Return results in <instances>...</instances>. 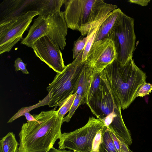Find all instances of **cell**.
Masks as SVG:
<instances>
[{
  "label": "cell",
  "mask_w": 152,
  "mask_h": 152,
  "mask_svg": "<svg viewBox=\"0 0 152 152\" xmlns=\"http://www.w3.org/2000/svg\"><path fill=\"white\" fill-rule=\"evenodd\" d=\"M150 1V0H129L128 1V2L130 3L137 4L143 6L147 5Z\"/></svg>",
  "instance_id": "obj_28"
},
{
  "label": "cell",
  "mask_w": 152,
  "mask_h": 152,
  "mask_svg": "<svg viewBox=\"0 0 152 152\" xmlns=\"http://www.w3.org/2000/svg\"><path fill=\"white\" fill-rule=\"evenodd\" d=\"M48 20L41 15L34 20L27 36L21 41V44L31 48L32 44L37 40L47 35L48 27Z\"/></svg>",
  "instance_id": "obj_13"
},
{
  "label": "cell",
  "mask_w": 152,
  "mask_h": 152,
  "mask_svg": "<svg viewBox=\"0 0 152 152\" xmlns=\"http://www.w3.org/2000/svg\"><path fill=\"white\" fill-rule=\"evenodd\" d=\"M37 11L31 10L21 15L0 21V53L9 52L22 38Z\"/></svg>",
  "instance_id": "obj_8"
},
{
  "label": "cell",
  "mask_w": 152,
  "mask_h": 152,
  "mask_svg": "<svg viewBox=\"0 0 152 152\" xmlns=\"http://www.w3.org/2000/svg\"><path fill=\"white\" fill-rule=\"evenodd\" d=\"M103 75L104 70L100 72L93 70L89 88L84 99L85 104H87L88 102L102 86Z\"/></svg>",
  "instance_id": "obj_18"
},
{
  "label": "cell",
  "mask_w": 152,
  "mask_h": 152,
  "mask_svg": "<svg viewBox=\"0 0 152 152\" xmlns=\"http://www.w3.org/2000/svg\"><path fill=\"white\" fill-rule=\"evenodd\" d=\"M123 12L120 8H116L107 15L99 27L94 42L107 38L110 31Z\"/></svg>",
  "instance_id": "obj_14"
},
{
  "label": "cell",
  "mask_w": 152,
  "mask_h": 152,
  "mask_svg": "<svg viewBox=\"0 0 152 152\" xmlns=\"http://www.w3.org/2000/svg\"><path fill=\"white\" fill-rule=\"evenodd\" d=\"M23 115H24L27 120V121H33L36 120L33 115H31L29 112H26L24 113Z\"/></svg>",
  "instance_id": "obj_29"
},
{
  "label": "cell",
  "mask_w": 152,
  "mask_h": 152,
  "mask_svg": "<svg viewBox=\"0 0 152 152\" xmlns=\"http://www.w3.org/2000/svg\"><path fill=\"white\" fill-rule=\"evenodd\" d=\"M26 64H25L20 58H18L15 61L14 66L16 71L20 70L23 73L25 74H29V72L26 68Z\"/></svg>",
  "instance_id": "obj_26"
},
{
  "label": "cell",
  "mask_w": 152,
  "mask_h": 152,
  "mask_svg": "<svg viewBox=\"0 0 152 152\" xmlns=\"http://www.w3.org/2000/svg\"><path fill=\"white\" fill-rule=\"evenodd\" d=\"M74 152H77V151H74Z\"/></svg>",
  "instance_id": "obj_32"
},
{
  "label": "cell",
  "mask_w": 152,
  "mask_h": 152,
  "mask_svg": "<svg viewBox=\"0 0 152 152\" xmlns=\"http://www.w3.org/2000/svg\"><path fill=\"white\" fill-rule=\"evenodd\" d=\"M19 146L15 134L9 132L0 141V152H18Z\"/></svg>",
  "instance_id": "obj_17"
},
{
  "label": "cell",
  "mask_w": 152,
  "mask_h": 152,
  "mask_svg": "<svg viewBox=\"0 0 152 152\" xmlns=\"http://www.w3.org/2000/svg\"><path fill=\"white\" fill-rule=\"evenodd\" d=\"M33 115L36 120L23 123L19 132L18 152L48 151L61 136L63 119L58 115L57 110Z\"/></svg>",
  "instance_id": "obj_1"
},
{
  "label": "cell",
  "mask_w": 152,
  "mask_h": 152,
  "mask_svg": "<svg viewBox=\"0 0 152 152\" xmlns=\"http://www.w3.org/2000/svg\"><path fill=\"white\" fill-rule=\"evenodd\" d=\"M152 91V84L146 82L140 86L137 94V97H143L149 95Z\"/></svg>",
  "instance_id": "obj_25"
},
{
  "label": "cell",
  "mask_w": 152,
  "mask_h": 152,
  "mask_svg": "<svg viewBox=\"0 0 152 152\" xmlns=\"http://www.w3.org/2000/svg\"><path fill=\"white\" fill-rule=\"evenodd\" d=\"M83 49L73 61L66 66L61 72L57 73L53 80L47 88L50 107L60 106L64 101L74 94L86 64L82 56Z\"/></svg>",
  "instance_id": "obj_5"
},
{
  "label": "cell",
  "mask_w": 152,
  "mask_h": 152,
  "mask_svg": "<svg viewBox=\"0 0 152 152\" xmlns=\"http://www.w3.org/2000/svg\"><path fill=\"white\" fill-rule=\"evenodd\" d=\"M107 82L121 109L129 107L137 97L140 86L146 82L145 72L130 60L123 66L116 59L104 69Z\"/></svg>",
  "instance_id": "obj_2"
},
{
  "label": "cell",
  "mask_w": 152,
  "mask_h": 152,
  "mask_svg": "<svg viewBox=\"0 0 152 152\" xmlns=\"http://www.w3.org/2000/svg\"><path fill=\"white\" fill-rule=\"evenodd\" d=\"M93 70L92 67L86 63L75 90L74 93L80 95L84 99L89 88Z\"/></svg>",
  "instance_id": "obj_16"
},
{
  "label": "cell",
  "mask_w": 152,
  "mask_h": 152,
  "mask_svg": "<svg viewBox=\"0 0 152 152\" xmlns=\"http://www.w3.org/2000/svg\"><path fill=\"white\" fill-rule=\"evenodd\" d=\"M76 93H74L68 97L59 106L57 110L58 115L61 118H63L65 115L69 112L72 105Z\"/></svg>",
  "instance_id": "obj_21"
},
{
  "label": "cell",
  "mask_w": 152,
  "mask_h": 152,
  "mask_svg": "<svg viewBox=\"0 0 152 152\" xmlns=\"http://www.w3.org/2000/svg\"><path fill=\"white\" fill-rule=\"evenodd\" d=\"M64 0H37L36 10L41 15L45 18L60 11Z\"/></svg>",
  "instance_id": "obj_15"
},
{
  "label": "cell",
  "mask_w": 152,
  "mask_h": 152,
  "mask_svg": "<svg viewBox=\"0 0 152 152\" xmlns=\"http://www.w3.org/2000/svg\"><path fill=\"white\" fill-rule=\"evenodd\" d=\"M134 22L133 18L123 12L106 38L113 42L117 53L116 59L123 66L132 59L136 39Z\"/></svg>",
  "instance_id": "obj_6"
},
{
  "label": "cell",
  "mask_w": 152,
  "mask_h": 152,
  "mask_svg": "<svg viewBox=\"0 0 152 152\" xmlns=\"http://www.w3.org/2000/svg\"><path fill=\"white\" fill-rule=\"evenodd\" d=\"M45 152H74V151L70 150H66L65 149H57L53 147L49 151Z\"/></svg>",
  "instance_id": "obj_31"
},
{
  "label": "cell",
  "mask_w": 152,
  "mask_h": 152,
  "mask_svg": "<svg viewBox=\"0 0 152 152\" xmlns=\"http://www.w3.org/2000/svg\"><path fill=\"white\" fill-rule=\"evenodd\" d=\"M48 27L46 36L63 50L66 45L68 27L63 12L60 11L47 17Z\"/></svg>",
  "instance_id": "obj_11"
},
{
  "label": "cell",
  "mask_w": 152,
  "mask_h": 152,
  "mask_svg": "<svg viewBox=\"0 0 152 152\" xmlns=\"http://www.w3.org/2000/svg\"><path fill=\"white\" fill-rule=\"evenodd\" d=\"M121 152H133L129 148V145L121 141Z\"/></svg>",
  "instance_id": "obj_30"
},
{
  "label": "cell",
  "mask_w": 152,
  "mask_h": 152,
  "mask_svg": "<svg viewBox=\"0 0 152 152\" xmlns=\"http://www.w3.org/2000/svg\"><path fill=\"white\" fill-rule=\"evenodd\" d=\"M31 48L37 57L57 73L61 72L65 68L59 46L47 36L37 40Z\"/></svg>",
  "instance_id": "obj_9"
},
{
  "label": "cell",
  "mask_w": 152,
  "mask_h": 152,
  "mask_svg": "<svg viewBox=\"0 0 152 152\" xmlns=\"http://www.w3.org/2000/svg\"><path fill=\"white\" fill-rule=\"evenodd\" d=\"M87 39V37H80L74 42L72 49L73 58H76L79 53L84 49Z\"/></svg>",
  "instance_id": "obj_23"
},
{
  "label": "cell",
  "mask_w": 152,
  "mask_h": 152,
  "mask_svg": "<svg viewBox=\"0 0 152 152\" xmlns=\"http://www.w3.org/2000/svg\"><path fill=\"white\" fill-rule=\"evenodd\" d=\"M64 4L68 28L80 31L83 37L99 20L118 7L102 0H64Z\"/></svg>",
  "instance_id": "obj_4"
},
{
  "label": "cell",
  "mask_w": 152,
  "mask_h": 152,
  "mask_svg": "<svg viewBox=\"0 0 152 152\" xmlns=\"http://www.w3.org/2000/svg\"><path fill=\"white\" fill-rule=\"evenodd\" d=\"M86 104L92 113L120 140L129 146L132 144L131 135L123 121L121 107L111 91L104 73L102 86Z\"/></svg>",
  "instance_id": "obj_3"
},
{
  "label": "cell",
  "mask_w": 152,
  "mask_h": 152,
  "mask_svg": "<svg viewBox=\"0 0 152 152\" xmlns=\"http://www.w3.org/2000/svg\"><path fill=\"white\" fill-rule=\"evenodd\" d=\"M110 131L115 146L118 152H121V141L120 140L113 132Z\"/></svg>",
  "instance_id": "obj_27"
},
{
  "label": "cell",
  "mask_w": 152,
  "mask_h": 152,
  "mask_svg": "<svg viewBox=\"0 0 152 152\" xmlns=\"http://www.w3.org/2000/svg\"><path fill=\"white\" fill-rule=\"evenodd\" d=\"M117 53L113 41L105 38L93 43L88 54L86 64L96 72L103 71L116 59Z\"/></svg>",
  "instance_id": "obj_10"
},
{
  "label": "cell",
  "mask_w": 152,
  "mask_h": 152,
  "mask_svg": "<svg viewBox=\"0 0 152 152\" xmlns=\"http://www.w3.org/2000/svg\"><path fill=\"white\" fill-rule=\"evenodd\" d=\"M85 104L84 99L80 95L76 94L72 105L68 114L63 119V122H69L75 110L80 105Z\"/></svg>",
  "instance_id": "obj_22"
},
{
  "label": "cell",
  "mask_w": 152,
  "mask_h": 152,
  "mask_svg": "<svg viewBox=\"0 0 152 152\" xmlns=\"http://www.w3.org/2000/svg\"><path fill=\"white\" fill-rule=\"evenodd\" d=\"M106 16L107 15L99 20L91 29L87 35V39L83 49L82 56V59L83 61H86L88 54L92 45L94 42L99 27Z\"/></svg>",
  "instance_id": "obj_20"
},
{
  "label": "cell",
  "mask_w": 152,
  "mask_h": 152,
  "mask_svg": "<svg viewBox=\"0 0 152 152\" xmlns=\"http://www.w3.org/2000/svg\"><path fill=\"white\" fill-rule=\"evenodd\" d=\"M105 125L100 119L90 117L83 126L70 132L62 133L58 142V149L77 152H91L94 139Z\"/></svg>",
  "instance_id": "obj_7"
},
{
  "label": "cell",
  "mask_w": 152,
  "mask_h": 152,
  "mask_svg": "<svg viewBox=\"0 0 152 152\" xmlns=\"http://www.w3.org/2000/svg\"><path fill=\"white\" fill-rule=\"evenodd\" d=\"M98 152H118L113 143L110 131L106 126L103 129Z\"/></svg>",
  "instance_id": "obj_19"
},
{
  "label": "cell",
  "mask_w": 152,
  "mask_h": 152,
  "mask_svg": "<svg viewBox=\"0 0 152 152\" xmlns=\"http://www.w3.org/2000/svg\"><path fill=\"white\" fill-rule=\"evenodd\" d=\"M104 126L100 129L96 135L93 142L91 152H99L102 141V132Z\"/></svg>",
  "instance_id": "obj_24"
},
{
  "label": "cell",
  "mask_w": 152,
  "mask_h": 152,
  "mask_svg": "<svg viewBox=\"0 0 152 152\" xmlns=\"http://www.w3.org/2000/svg\"><path fill=\"white\" fill-rule=\"evenodd\" d=\"M37 0H5L0 4V21L15 17L27 12L28 6H36Z\"/></svg>",
  "instance_id": "obj_12"
}]
</instances>
